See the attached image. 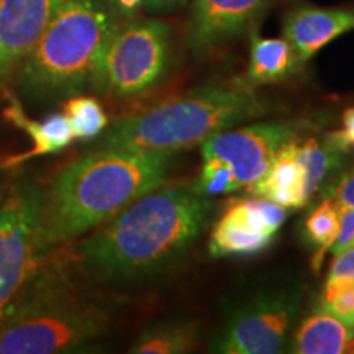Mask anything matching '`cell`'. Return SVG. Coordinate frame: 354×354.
Segmentation results:
<instances>
[{
	"instance_id": "cell-1",
	"label": "cell",
	"mask_w": 354,
	"mask_h": 354,
	"mask_svg": "<svg viewBox=\"0 0 354 354\" xmlns=\"http://www.w3.org/2000/svg\"><path fill=\"white\" fill-rule=\"evenodd\" d=\"M210 197L190 187L153 189L97 227L74 251L82 272L104 282L159 274L187 254L210 221Z\"/></svg>"
},
{
	"instance_id": "cell-2",
	"label": "cell",
	"mask_w": 354,
	"mask_h": 354,
	"mask_svg": "<svg viewBox=\"0 0 354 354\" xmlns=\"http://www.w3.org/2000/svg\"><path fill=\"white\" fill-rule=\"evenodd\" d=\"M176 154L95 148L63 167L43 194V241L66 245L167 184Z\"/></svg>"
},
{
	"instance_id": "cell-3",
	"label": "cell",
	"mask_w": 354,
	"mask_h": 354,
	"mask_svg": "<svg viewBox=\"0 0 354 354\" xmlns=\"http://www.w3.org/2000/svg\"><path fill=\"white\" fill-rule=\"evenodd\" d=\"M266 113L268 104L248 84H207L118 118L97 138V148L176 154Z\"/></svg>"
},
{
	"instance_id": "cell-4",
	"label": "cell",
	"mask_w": 354,
	"mask_h": 354,
	"mask_svg": "<svg viewBox=\"0 0 354 354\" xmlns=\"http://www.w3.org/2000/svg\"><path fill=\"white\" fill-rule=\"evenodd\" d=\"M120 24L107 0H64L17 71L20 94L35 104L77 95Z\"/></svg>"
},
{
	"instance_id": "cell-5",
	"label": "cell",
	"mask_w": 354,
	"mask_h": 354,
	"mask_svg": "<svg viewBox=\"0 0 354 354\" xmlns=\"http://www.w3.org/2000/svg\"><path fill=\"white\" fill-rule=\"evenodd\" d=\"M110 312L77 294L56 268H41L0 315V354H55L86 348L107 333Z\"/></svg>"
},
{
	"instance_id": "cell-6",
	"label": "cell",
	"mask_w": 354,
	"mask_h": 354,
	"mask_svg": "<svg viewBox=\"0 0 354 354\" xmlns=\"http://www.w3.org/2000/svg\"><path fill=\"white\" fill-rule=\"evenodd\" d=\"M171 38L172 28L165 20L133 17L122 21L102 50L88 84L112 97L145 94L169 69Z\"/></svg>"
},
{
	"instance_id": "cell-7",
	"label": "cell",
	"mask_w": 354,
	"mask_h": 354,
	"mask_svg": "<svg viewBox=\"0 0 354 354\" xmlns=\"http://www.w3.org/2000/svg\"><path fill=\"white\" fill-rule=\"evenodd\" d=\"M44 189L20 179L0 196V315L20 297L51 253L43 241Z\"/></svg>"
},
{
	"instance_id": "cell-8",
	"label": "cell",
	"mask_w": 354,
	"mask_h": 354,
	"mask_svg": "<svg viewBox=\"0 0 354 354\" xmlns=\"http://www.w3.org/2000/svg\"><path fill=\"white\" fill-rule=\"evenodd\" d=\"M304 286L287 282L266 287L230 310L210 342L221 354H276L289 344L302 308Z\"/></svg>"
},
{
	"instance_id": "cell-9",
	"label": "cell",
	"mask_w": 354,
	"mask_h": 354,
	"mask_svg": "<svg viewBox=\"0 0 354 354\" xmlns=\"http://www.w3.org/2000/svg\"><path fill=\"white\" fill-rule=\"evenodd\" d=\"M299 135L294 122H266L228 128L201 145L202 158L216 156L232 166L238 189L246 187L268 171L279 149Z\"/></svg>"
},
{
	"instance_id": "cell-10",
	"label": "cell",
	"mask_w": 354,
	"mask_h": 354,
	"mask_svg": "<svg viewBox=\"0 0 354 354\" xmlns=\"http://www.w3.org/2000/svg\"><path fill=\"white\" fill-rule=\"evenodd\" d=\"M289 215V209L268 198L238 201L228 207L212 228L209 253L212 258L254 256L272 245Z\"/></svg>"
},
{
	"instance_id": "cell-11",
	"label": "cell",
	"mask_w": 354,
	"mask_h": 354,
	"mask_svg": "<svg viewBox=\"0 0 354 354\" xmlns=\"http://www.w3.org/2000/svg\"><path fill=\"white\" fill-rule=\"evenodd\" d=\"M64 0H0V88L41 38Z\"/></svg>"
},
{
	"instance_id": "cell-12",
	"label": "cell",
	"mask_w": 354,
	"mask_h": 354,
	"mask_svg": "<svg viewBox=\"0 0 354 354\" xmlns=\"http://www.w3.org/2000/svg\"><path fill=\"white\" fill-rule=\"evenodd\" d=\"M272 0H192L187 46L205 55L250 28Z\"/></svg>"
},
{
	"instance_id": "cell-13",
	"label": "cell",
	"mask_w": 354,
	"mask_h": 354,
	"mask_svg": "<svg viewBox=\"0 0 354 354\" xmlns=\"http://www.w3.org/2000/svg\"><path fill=\"white\" fill-rule=\"evenodd\" d=\"M353 30L354 8H325L302 3L286 15L282 38L294 48L300 64H305L326 44Z\"/></svg>"
},
{
	"instance_id": "cell-14",
	"label": "cell",
	"mask_w": 354,
	"mask_h": 354,
	"mask_svg": "<svg viewBox=\"0 0 354 354\" xmlns=\"http://www.w3.org/2000/svg\"><path fill=\"white\" fill-rule=\"evenodd\" d=\"M297 138L290 140L279 149L271 166L259 179L246 185L251 196L268 198L286 209H302L310 202L305 169L295 158Z\"/></svg>"
},
{
	"instance_id": "cell-15",
	"label": "cell",
	"mask_w": 354,
	"mask_h": 354,
	"mask_svg": "<svg viewBox=\"0 0 354 354\" xmlns=\"http://www.w3.org/2000/svg\"><path fill=\"white\" fill-rule=\"evenodd\" d=\"M7 100L8 105L3 115H6L8 122H12L15 127L21 128L32 138L33 146L28 153L8 159L6 165L0 166V169L2 167L20 165V162H24L30 158L59 153L68 148L73 143V140H76L73 135V130H71L68 117L64 113H53L50 117L44 118V120H33V118H30L25 113L20 100L15 95L7 94Z\"/></svg>"
},
{
	"instance_id": "cell-16",
	"label": "cell",
	"mask_w": 354,
	"mask_h": 354,
	"mask_svg": "<svg viewBox=\"0 0 354 354\" xmlns=\"http://www.w3.org/2000/svg\"><path fill=\"white\" fill-rule=\"evenodd\" d=\"M294 48L286 38H264L258 32L251 33L250 61L246 84L251 87L276 84L289 79L300 69Z\"/></svg>"
},
{
	"instance_id": "cell-17",
	"label": "cell",
	"mask_w": 354,
	"mask_h": 354,
	"mask_svg": "<svg viewBox=\"0 0 354 354\" xmlns=\"http://www.w3.org/2000/svg\"><path fill=\"white\" fill-rule=\"evenodd\" d=\"M354 336V330L342 320L318 307L307 315L295 330L290 342L294 354H339Z\"/></svg>"
},
{
	"instance_id": "cell-18",
	"label": "cell",
	"mask_w": 354,
	"mask_h": 354,
	"mask_svg": "<svg viewBox=\"0 0 354 354\" xmlns=\"http://www.w3.org/2000/svg\"><path fill=\"white\" fill-rule=\"evenodd\" d=\"M198 326L194 322H166L148 326L133 343L135 354H184L197 346Z\"/></svg>"
},
{
	"instance_id": "cell-19",
	"label": "cell",
	"mask_w": 354,
	"mask_h": 354,
	"mask_svg": "<svg viewBox=\"0 0 354 354\" xmlns=\"http://www.w3.org/2000/svg\"><path fill=\"white\" fill-rule=\"evenodd\" d=\"M339 218H342V210L328 197L323 198V202L318 203L305 218L304 238L305 243H308V246L315 251L312 261V268L315 272L320 271L323 258L331 250L338 236Z\"/></svg>"
},
{
	"instance_id": "cell-20",
	"label": "cell",
	"mask_w": 354,
	"mask_h": 354,
	"mask_svg": "<svg viewBox=\"0 0 354 354\" xmlns=\"http://www.w3.org/2000/svg\"><path fill=\"white\" fill-rule=\"evenodd\" d=\"M295 158L305 169L307 177V194L312 201L317 190L343 162V153L335 149L325 140L308 138L305 143H295Z\"/></svg>"
},
{
	"instance_id": "cell-21",
	"label": "cell",
	"mask_w": 354,
	"mask_h": 354,
	"mask_svg": "<svg viewBox=\"0 0 354 354\" xmlns=\"http://www.w3.org/2000/svg\"><path fill=\"white\" fill-rule=\"evenodd\" d=\"M63 113L76 140H95L109 127V117L100 102L88 95H73L63 104Z\"/></svg>"
},
{
	"instance_id": "cell-22",
	"label": "cell",
	"mask_w": 354,
	"mask_h": 354,
	"mask_svg": "<svg viewBox=\"0 0 354 354\" xmlns=\"http://www.w3.org/2000/svg\"><path fill=\"white\" fill-rule=\"evenodd\" d=\"M320 307L354 330V279H326Z\"/></svg>"
},
{
	"instance_id": "cell-23",
	"label": "cell",
	"mask_w": 354,
	"mask_h": 354,
	"mask_svg": "<svg viewBox=\"0 0 354 354\" xmlns=\"http://www.w3.org/2000/svg\"><path fill=\"white\" fill-rule=\"evenodd\" d=\"M190 189L201 196L212 197L216 194L238 190V185L234 183L232 166L227 161L216 156H207L203 158L201 176L196 183L190 185Z\"/></svg>"
},
{
	"instance_id": "cell-24",
	"label": "cell",
	"mask_w": 354,
	"mask_h": 354,
	"mask_svg": "<svg viewBox=\"0 0 354 354\" xmlns=\"http://www.w3.org/2000/svg\"><path fill=\"white\" fill-rule=\"evenodd\" d=\"M325 197L333 201L339 210H346L354 207V166L343 172L333 184L326 189Z\"/></svg>"
},
{
	"instance_id": "cell-25",
	"label": "cell",
	"mask_w": 354,
	"mask_h": 354,
	"mask_svg": "<svg viewBox=\"0 0 354 354\" xmlns=\"http://www.w3.org/2000/svg\"><path fill=\"white\" fill-rule=\"evenodd\" d=\"M325 141L335 149L346 154L354 149V107H349L343 112L342 130H335L325 136Z\"/></svg>"
},
{
	"instance_id": "cell-26",
	"label": "cell",
	"mask_w": 354,
	"mask_h": 354,
	"mask_svg": "<svg viewBox=\"0 0 354 354\" xmlns=\"http://www.w3.org/2000/svg\"><path fill=\"white\" fill-rule=\"evenodd\" d=\"M354 245V207L342 212V218H339V232L338 236L331 246V253L336 254L344 248Z\"/></svg>"
},
{
	"instance_id": "cell-27",
	"label": "cell",
	"mask_w": 354,
	"mask_h": 354,
	"mask_svg": "<svg viewBox=\"0 0 354 354\" xmlns=\"http://www.w3.org/2000/svg\"><path fill=\"white\" fill-rule=\"evenodd\" d=\"M354 279V245L344 248L335 254L326 279Z\"/></svg>"
},
{
	"instance_id": "cell-28",
	"label": "cell",
	"mask_w": 354,
	"mask_h": 354,
	"mask_svg": "<svg viewBox=\"0 0 354 354\" xmlns=\"http://www.w3.org/2000/svg\"><path fill=\"white\" fill-rule=\"evenodd\" d=\"M109 7L122 21L138 17L141 10H145L146 0H107Z\"/></svg>"
},
{
	"instance_id": "cell-29",
	"label": "cell",
	"mask_w": 354,
	"mask_h": 354,
	"mask_svg": "<svg viewBox=\"0 0 354 354\" xmlns=\"http://www.w3.org/2000/svg\"><path fill=\"white\" fill-rule=\"evenodd\" d=\"M185 2H187V0H146L145 10L153 12V13L172 12L183 7Z\"/></svg>"
},
{
	"instance_id": "cell-30",
	"label": "cell",
	"mask_w": 354,
	"mask_h": 354,
	"mask_svg": "<svg viewBox=\"0 0 354 354\" xmlns=\"http://www.w3.org/2000/svg\"><path fill=\"white\" fill-rule=\"evenodd\" d=\"M344 353H354V336L351 339H349V343H348V346H346V351Z\"/></svg>"
}]
</instances>
